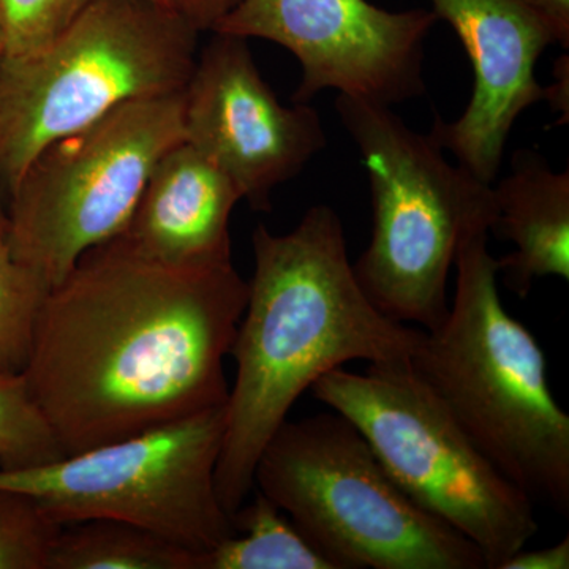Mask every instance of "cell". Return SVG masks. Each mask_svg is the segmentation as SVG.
Here are the masks:
<instances>
[{
  "label": "cell",
  "instance_id": "cell-1",
  "mask_svg": "<svg viewBox=\"0 0 569 569\" xmlns=\"http://www.w3.org/2000/svg\"><path fill=\"white\" fill-rule=\"evenodd\" d=\"M249 282L233 261L181 269L121 238L48 291L22 370L66 456L224 406Z\"/></svg>",
  "mask_w": 569,
  "mask_h": 569
},
{
  "label": "cell",
  "instance_id": "cell-2",
  "mask_svg": "<svg viewBox=\"0 0 569 569\" xmlns=\"http://www.w3.org/2000/svg\"><path fill=\"white\" fill-rule=\"evenodd\" d=\"M252 246L254 269L230 350L236 380L216 470L217 493L230 516L246 503L261 451L307 389L347 362L411 358L425 336L367 298L331 206H313L287 234L258 224Z\"/></svg>",
  "mask_w": 569,
  "mask_h": 569
},
{
  "label": "cell",
  "instance_id": "cell-3",
  "mask_svg": "<svg viewBox=\"0 0 569 569\" xmlns=\"http://www.w3.org/2000/svg\"><path fill=\"white\" fill-rule=\"evenodd\" d=\"M489 233L477 224L460 242L448 316L425 331L411 365L503 477L568 516L569 417L537 339L505 309Z\"/></svg>",
  "mask_w": 569,
  "mask_h": 569
},
{
  "label": "cell",
  "instance_id": "cell-4",
  "mask_svg": "<svg viewBox=\"0 0 569 569\" xmlns=\"http://www.w3.org/2000/svg\"><path fill=\"white\" fill-rule=\"evenodd\" d=\"M198 31L153 0H93L36 51L0 52V192L47 146L133 100L182 92Z\"/></svg>",
  "mask_w": 569,
  "mask_h": 569
},
{
  "label": "cell",
  "instance_id": "cell-5",
  "mask_svg": "<svg viewBox=\"0 0 569 569\" xmlns=\"http://www.w3.org/2000/svg\"><path fill=\"white\" fill-rule=\"evenodd\" d=\"M336 111L372 198V236L353 263L356 279L391 320L436 329L448 316L460 242L477 224L492 227V183L449 163L430 133L415 132L388 104L339 93Z\"/></svg>",
  "mask_w": 569,
  "mask_h": 569
},
{
  "label": "cell",
  "instance_id": "cell-6",
  "mask_svg": "<svg viewBox=\"0 0 569 569\" xmlns=\"http://www.w3.org/2000/svg\"><path fill=\"white\" fill-rule=\"evenodd\" d=\"M335 569H486L473 542L418 507L337 411L284 421L253 471Z\"/></svg>",
  "mask_w": 569,
  "mask_h": 569
},
{
  "label": "cell",
  "instance_id": "cell-7",
  "mask_svg": "<svg viewBox=\"0 0 569 569\" xmlns=\"http://www.w3.org/2000/svg\"><path fill=\"white\" fill-rule=\"evenodd\" d=\"M313 396L362 433L381 466L418 507L458 530L488 569L529 545L533 500L497 470L427 387L411 358L331 370Z\"/></svg>",
  "mask_w": 569,
  "mask_h": 569
},
{
  "label": "cell",
  "instance_id": "cell-8",
  "mask_svg": "<svg viewBox=\"0 0 569 569\" xmlns=\"http://www.w3.org/2000/svg\"><path fill=\"white\" fill-rule=\"evenodd\" d=\"M183 141V91L133 100L59 138L29 164L6 209L14 258L48 288L118 238L153 167Z\"/></svg>",
  "mask_w": 569,
  "mask_h": 569
},
{
  "label": "cell",
  "instance_id": "cell-9",
  "mask_svg": "<svg viewBox=\"0 0 569 569\" xmlns=\"http://www.w3.org/2000/svg\"><path fill=\"white\" fill-rule=\"evenodd\" d=\"M227 403L28 470L0 488L31 496L59 526L114 519L203 553L234 535L217 493Z\"/></svg>",
  "mask_w": 569,
  "mask_h": 569
},
{
  "label": "cell",
  "instance_id": "cell-10",
  "mask_svg": "<svg viewBox=\"0 0 569 569\" xmlns=\"http://www.w3.org/2000/svg\"><path fill=\"white\" fill-rule=\"evenodd\" d=\"M432 10L388 11L367 0H239L211 32L274 41L302 67L295 103L336 89L388 104L425 96Z\"/></svg>",
  "mask_w": 569,
  "mask_h": 569
},
{
  "label": "cell",
  "instance_id": "cell-11",
  "mask_svg": "<svg viewBox=\"0 0 569 569\" xmlns=\"http://www.w3.org/2000/svg\"><path fill=\"white\" fill-rule=\"evenodd\" d=\"M183 141L219 167L253 211L266 212L277 187L323 151L326 133L316 108L279 102L247 39L212 32L183 89Z\"/></svg>",
  "mask_w": 569,
  "mask_h": 569
},
{
  "label": "cell",
  "instance_id": "cell-12",
  "mask_svg": "<svg viewBox=\"0 0 569 569\" xmlns=\"http://www.w3.org/2000/svg\"><path fill=\"white\" fill-rule=\"evenodd\" d=\"M458 33L473 67V91L455 122L433 119L430 137L482 182L500 171L512 126L545 100L537 63L556 36L527 0H430Z\"/></svg>",
  "mask_w": 569,
  "mask_h": 569
},
{
  "label": "cell",
  "instance_id": "cell-13",
  "mask_svg": "<svg viewBox=\"0 0 569 569\" xmlns=\"http://www.w3.org/2000/svg\"><path fill=\"white\" fill-rule=\"evenodd\" d=\"M239 201L231 179L182 141L153 167L119 238L141 257L171 268L231 263L230 220Z\"/></svg>",
  "mask_w": 569,
  "mask_h": 569
},
{
  "label": "cell",
  "instance_id": "cell-14",
  "mask_svg": "<svg viewBox=\"0 0 569 569\" xmlns=\"http://www.w3.org/2000/svg\"><path fill=\"white\" fill-rule=\"evenodd\" d=\"M492 189L490 231L515 244L497 258L509 290L526 299L539 279L569 280V171H553L539 153L522 149Z\"/></svg>",
  "mask_w": 569,
  "mask_h": 569
},
{
  "label": "cell",
  "instance_id": "cell-15",
  "mask_svg": "<svg viewBox=\"0 0 569 569\" xmlns=\"http://www.w3.org/2000/svg\"><path fill=\"white\" fill-rule=\"evenodd\" d=\"M200 556L134 523L89 519L61 527L48 569H198Z\"/></svg>",
  "mask_w": 569,
  "mask_h": 569
},
{
  "label": "cell",
  "instance_id": "cell-16",
  "mask_svg": "<svg viewBox=\"0 0 569 569\" xmlns=\"http://www.w3.org/2000/svg\"><path fill=\"white\" fill-rule=\"evenodd\" d=\"M231 516L234 535L201 553L198 569H335L260 490Z\"/></svg>",
  "mask_w": 569,
  "mask_h": 569
},
{
  "label": "cell",
  "instance_id": "cell-17",
  "mask_svg": "<svg viewBox=\"0 0 569 569\" xmlns=\"http://www.w3.org/2000/svg\"><path fill=\"white\" fill-rule=\"evenodd\" d=\"M50 288L11 252L9 220L0 204V376L22 373Z\"/></svg>",
  "mask_w": 569,
  "mask_h": 569
},
{
  "label": "cell",
  "instance_id": "cell-18",
  "mask_svg": "<svg viewBox=\"0 0 569 569\" xmlns=\"http://www.w3.org/2000/svg\"><path fill=\"white\" fill-rule=\"evenodd\" d=\"M63 458L66 452L21 373L0 376V470H28Z\"/></svg>",
  "mask_w": 569,
  "mask_h": 569
},
{
  "label": "cell",
  "instance_id": "cell-19",
  "mask_svg": "<svg viewBox=\"0 0 569 569\" xmlns=\"http://www.w3.org/2000/svg\"><path fill=\"white\" fill-rule=\"evenodd\" d=\"M61 527L28 493L0 488V569H48Z\"/></svg>",
  "mask_w": 569,
  "mask_h": 569
},
{
  "label": "cell",
  "instance_id": "cell-20",
  "mask_svg": "<svg viewBox=\"0 0 569 569\" xmlns=\"http://www.w3.org/2000/svg\"><path fill=\"white\" fill-rule=\"evenodd\" d=\"M93 0H0V52L22 54L50 43Z\"/></svg>",
  "mask_w": 569,
  "mask_h": 569
},
{
  "label": "cell",
  "instance_id": "cell-21",
  "mask_svg": "<svg viewBox=\"0 0 569 569\" xmlns=\"http://www.w3.org/2000/svg\"><path fill=\"white\" fill-rule=\"evenodd\" d=\"M569 568V537H565L557 545L549 548L527 550L520 549L509 557L500 569H568Z\"/></svg>",
  "mask_w": 569,
  "mask_h": 569
},
{
  "label": "cell",
  "instance_id": "cell-22",
  "mask_svg": "<svg viewBox=\"0 0 569 569\" xmlns=\"http://www.w3.org/2000/svg\"><path fill=\"white\" fill-rule=\"evenodd\" d=\"M171 9L182 14L190 24L200 32H211L224 14L228 13L239 0H168Z\"/></svg>",
  "mask_w": 569,
  "mask_h": 569
},
{
  "label": "cell",
  "instance_id": "cell-23",
  "mask_svg": "<svg viewBox=\"0 0 569 569\" xmlns=\"http://www.w3.org/2000/svg\"><path fill=\"white\" fill-rule=\"evenodd\" d=\"M542 14L557 43L569 47V0H527Z\"/></svg>",
  "mask_w": 569,
  "mask_h": 569
},
{
  "label": "cell",
  "instance_id": "cell-24",
  "mask_svg": "<svg viewBox=\"0 0 569 569\" xmlns=\"http://www.w3.org/2000/svg\"><path fill=\"white\" fill-rule=\"evenodd\" d=\"M556 67L557 82L550 86V88H545V100H549L553 110L565 112V118L568 119V102L563 100V93L568 96V56L560 58Z\"/></svg>",
  "mask_w": 569,
  "mask_h": 569
},
{
  "label": "cell",
  "instance_id": "cell-25",
  "mask_svg": "<svg viewBox=\"0 0 569 569\" xmlns=\"http://www.w3.org/2000/svg\"><path fill=\"white\" fill-rule=\"evenodd\" d=\"M153 2L162 3V6L171 7V6H170V2H168V0H153ZM173 10H174V9H173Z\"/></svg>",
  "mask_w": 569,
  "mask_h": 569
}]
</instances>
